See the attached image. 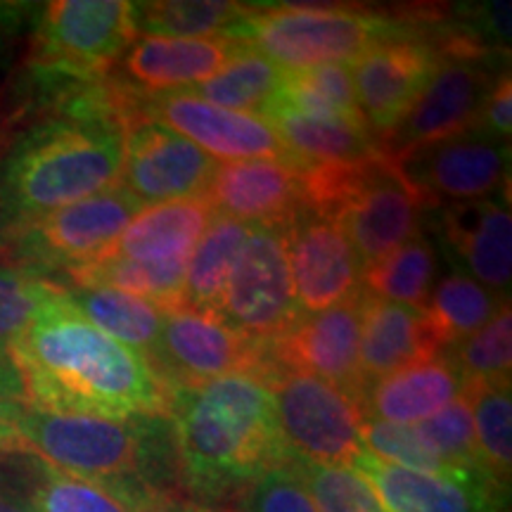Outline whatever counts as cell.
<instances>
[{
    "instance_id": "1",
    "label": "cell",
    "mask_w": 512,
    "mask_h": 512,
    "mask_svg": "<svg viewBox=\"0 0 512 512\" xmlns=\"http://www.w3.org/2000/svg\"><path fill=\"white\" fill-rule=\"evenodd\" d=\"M24 401L38 411L126 420L169 415V389L145 356L105 335L62 287L12 344Z\"/></svg>"
},
{
    "instance_id": "2",
    "label": "cell",
    "mask_w": 512,
    "mask_h": 512,
    "mask_svg": "<svg viewBox=\"0 0 512 512\" xmlns=\"http://www.w3.org/2000/svg\"><path fill=\"white\" fill-rule=\"evenodd\" d=\"M178 477L190 501L219 508L290 453L275 422L273 399L259 375L235 373L169 394Z\"/></svg>"
},
{
    "instance_id": "3",
    "label": "cell",
    "mask_w": 512,
    "mask_h": 512,
    "mask_svg": "<svg viewBox=\"0 0 512 512\" xmlns=\"http://www.w3.org/2000/svg\"><path fill=\"white\" fill-rule=\"evenodd\" d=\"M19 434L29 456L105 486L140 512L183 494L169 415L105 420L27 406Z\"/></svg>"
},
{
    "instance_id": "4",
    "label": "cell",
    "mask_w": 512,
    "mask_h": 512,
    "mask_svg": "<svg viewBox=\"0 0 512 512\" xmlns=\"http://www.w3.org/2000/svg\"><path fill=\"white\" fill-rule=\"evenodd\" d=\"M124 126L79 114H43L0 162V240L50 211L119 185Z\"/></svg>"
},
{
    "instance_id": "5",
    "label": "cell",
    "mask_w": 512,
    "mask_h": 512,
    "mask_svg": "<svg viewBox=\"0 0 512 512\" xmlns=\"http://www.w3.org/2000/svg\"><path fill=\"white\" fill-rule=\"evenodd\" d=\"M136 38L133 8L126 0L43 5L27 57V76L43 110L79 83L110 76Z\"/></svg>"
},
{
    "instance_id": "6",
    "label": "cell",
    "mask_w": 512,
    "mask_h": 512,
    "mask_svg": "<svg viewBox=\"0 0 512 512\" xmlns=\"http://www.w3.org/2000/svg\"><path fill=\"white\" fill-rule=\"evenodd\" d=\"M403 27L406 22L368 10L249 5L228 38L259 50L285 72H302L320 64L354 62Z\"/></svg>"
},
{
    "instance_id": "7",
    "label": "cell",
    "mask_w": 512,
    "mask_h": 512,
    "mask_svg": "<svg viewBox=\"0 0 512 512\" xmlns=\"http://www.w3.org/2000/svg\"><path fill=\"white\" fill-rule=\"evenodd\" d=\"M145 207L121 185L24 223L0 240L5 264L57 283L93 264Z\"/></svg>"
},
{
    "instance_id": "8",
    "label": "cell",
    "mask_w": 512,
    "mask_h": 512,
    "mask_svg": "<svg viewBox=\"0 0 512 512\" xmlns=\"http://www.w3.org/2000/svg\"><path fill=\"white\" fill-rule=\"evenodd\" d=\"M261 380L271 392L275 422L292 458L351 467L363 451V411L354 396L316 375L271 361Z\"/></svg>"
},
{
    "instance_id": "9",
    "label": "cell",
    "mask_w": 512,
    "mask_h": 512,
    "mask_svg": "<svg viewBox=\"0 0 512 512\" xmlns=\"http://www.w3.org/2000/svg\"><path fill=\"white\" fill-rule=\"evenodd\" d=\"M216 316L259 347L273 344L304 316L294 292L283 228H252Z\"/></svg>"
},
{
    "instance_id": "10",
    "label": "cell",
    "mask_w": 512,
    "mask_h": 512,
    "mask_svg": "<svg viewBox=\"0 0 512 512\" xmlns=\"http://www.w3.org/2000/svg\"><path fill=\"white\" fill-rule=\"evenodd\" d=\"M505 72L503 55L451 53L441 57L437 74L420 98L377 143L382 157L394 162L415 147L472 131L484 100Z\"/></svg>"
},
{
    "instance_id": "11",
    "label": "cell",
    "mask_w": 512,
    "mask_h": 512,
    "mask_svg": "<svg viewBox=\"0 0 512 512\" xmlns=\"http://www.w3.org/2000/svg\"><path fill=\"white\" fill-rule=\"evenodd\" d=\"M425 207L489 200L510 185V143L467 131L392 162Z\"/></svg>"
},
{
    "instance_id": "12",
    "label": "cell",
    "mask_w": 512,
    "mask_h": 512,
    "mask_svg": "<svg viewBox=\"0 0 512 512\" xmlns=\"http://www.w3.org/2000/svg\"><path fill=\"white\" fill-rule=\"evenodd\" d=\"M441 50L420 24L377 41L351 67L356 102L373 138L380 140L403 119L437 74Z\"/></svg>"
},
{
    "instance_id": "13",
    "label": "cell",
    "mask_w": 512,
    "mask_h": 512,
    "mask_svg": "<svg viewBox=\"0 0 512 512\" xmlns=\"http://www.w3.org/2000/svg\"><path fill=\"white\" fill-rule=\"evenodd\" d=\"M266 347L249 342L216 313L178 306L166 311L164 328L150 366L162 377L169 394L235 373L259 375L266 370Z\"/></svg>"
},
{
    "instance_id": "14",
    "label": "cell",
    "mask_w": 512,
    "mask_h": 512,
    "mask_svg": "<svg viewBox=\"0 0 512 512\" xmlns=\"http://www.w3.org/2000/svg\"><path fill=\"white\" fill-rule=\"evenodd\" d=\"M425 204L389 159H375L356 171L337 202L335 216L363 271L422 230Z\"/></svg>"
},
{
    "instance_id": "15",
    "label": "cell",
    "mask_w": 512,
    "mask_h": 512,
    "mask_svg": "<svg viewBox=\"0 0 512 512\" xmlns=\"http://www.w3.org/2000/svg\"><path fill=\"white\" fill-rule=\"evenodd\" d=\"M216 162L174 128L136 114L124 128L119 185L143 207L202 197Z\"/></svg>"
},
{
    "instance_id": "16",
    "label": "cell",
    "mask_w": 512,
    "mask_h": 512,
    "mask_svg": "<svg viewBox=\"0 0 512 512\" xmlns=\"http://www.w3.org/2000/svg\"><path fill=\"white\" fill-rule=\"evenodd\" d=\"M283 233L302 313L325 311L361 297V259L335 216L304 207Z\"/></svg>"
},
{
    "instance_id": "17",
    "label": "cell",
    "mask_w": 512,
    "mask_h": 512,
    "mask_svg": "<svg viewBox=\"0 0 512 512\" xmlns=\"http://www.w3.org/2000/svg\"><path fill=\"white\" fill-rule=\"evenodd\" d=\"M138 112L174 128L202 152H207L214 162L216 159H223V164L280 159V162L297 166L271 124H266L256 114L226 110L183 91L140 95Z\"/></svg>"
},
{
    "instance_id": "18",
    "label": "cell",
    "mask_w": 512,
    "mask_h": 512,
    "mask_svg": "<svg viewBox=\"0 0 512 512\" xmlns=\"http://www.w3.org/2000/svg\"><path fill=\"white\" fill-rule=\"evenodd\" d=\"M363 294L354 302L304 313L283 337L268 344V361L316 375L361 403L363 380L358 349H361Z\"/></svg>"
},
{
    "instance_id": "19",
    "label": "cell",
    "mask_w": 512,
    "mask_h": 512,
    "mask_svg": "<svg viewBox=\"0 0 512 512\" xmlns=\"http://www.w3.org/2000/svg\"><path fill=\"white\" fill-rule=\"evenodd\" d=\"M351 470L368 482L387 512H508V491L482 472L430 475L361 451Z\"/></svg>"
},
{
    "instance_id": "20",
    "label": "cell",
    "mask_w": 512,
    "mask_h": 512,
    "mask_svg": "<svg viewBox=\"0 0 512 512\" xmlns=\"http://www.w3.org/2000/svg\"><path fill=\"white\" fill-rule=\"evenodd\" d=\"M439 242L453 271L510 302L512 283V216L510 200L446 204L439 209Z\"/></svg>"
},
{
    "instance_id": "21",
    "label": "cell",
    "mask_w": 512,
    "mask_h": 512,
    "mask_svg": "<svg viewBox=\"0 0 512 512\" xmlns=\"http://www.w3.org/2000/svg\"><path fill=\"white\" fill-rule=\"evenodd\" d=\"M202 197L214 214L275 228H285L309 204L304 174L280 159L216 164Z\"/></svg>"
},
{
    "instance_id": "22",
    "label": "cell",
    "mask_w": 512,
    "mask_h": 512,
    "mask_svg": "<svg viewBox=\"0 0 512 512\" xmlns=\"http://www.w3.org/2000/svg\"><path fill=\"white\" fill-rule=\"evenodd\" d=\"M240 46L230 38L138 36L117 62L114 79L136 95L192 91L219 72Z\"/></svg>"
},
{
    "instance_id": "23",
    "label": "cell",
    "mask_w": 512,
    "mask_h": 512,
    "mask_svg": "<svg viewBox=\"0 0 512 512\" xmlns=\"http://www.w3.org/2000/svg\"><path fill=\"white\" fill-rule=\"evenodd\" d=\"M259 114L283 140L299 171L356 169L382 157L373 133L363 124L294 110L275 95Z\"/></svg>"
},
{
    "instance_id": "24",
    "label": "cell",
    "mask_w": 512,
    "mask_h": 512,
    "mask_svg": "<svg viewBox=\"0 0 512 512\" xmlns=\"http://www.w3.org/2000/svg\"><path fill=\"white\" fill-rule=\"evenodd\" d=\"M465 392V377L444 351L370 384L361 396L363 420L420 425Z\"/></svg>"
},
{
    "instance_id": "25",
    "label": "cell",
    "mask_w": 512,
    "mask_h": 512,
    "mask_svg": "<svg viewBox=\"0 0 512 512\" xmlns=\"http://www.w3.org/2000/svg\"><path fill=\"white\" fill-rule=\"evenodd\" d=\"M437 354L444 351L439 349L422 309L382 302L363 294L361 349H358L363 392L382 377Z\"/></svg>"
},
{
    "instance_id": "26",
    "label": "cell",
    "mask_w": 512,
    "mask_h": 512,
    "mask_svg": "<svg viewBox=\"0 0 512 512\" xmlns=\"http://www.w3.org/2000/svg\"><path fill=\"white\" fill-rule=\"evenodd\" d=\"M214 216L204 197L145 207L102 256L143 261V264L188 261Z\"/></svg>"
},
{
    "instance_id": "27",
    "label": "cell",
    "mask_w": 512,
    "mask_h": 512,
    "mask_svg": "<svg viewBox=\"0 0 512 512\" xmlns=\"http://www.w3.org/2000/svg\"><path fill=\"white\" fill-rule=\"evenodd\" d=\"M62 292L95 328L150 361L164 328V309L110 287H62Z\"/></svg>"
},
{
    "instance_id": "28",
    "label": "cell",
    "mask_w": 512,
    "mask_h": 512,
    "mask_svg": "<svg viewBox=\"0 0 512 512\" xmlns=\"http://www.w3.org/2000/svg\"><path fill=\"white\" fill-rule=\"evenodd\" d=\"M254 226L216 214L192 249L181 294L183 309L216 313L238 256Z\"/></svg>"
},
{
    "instance_id": "29",
    "label": "cell",
    "mask_w": 512,
    "mask_h": 512,
    "mask_svg": "<svg viewBox=\"0 0 512 512\" xmlns=\"http://www.w3.org/2000/svg\"><path fill=\"white\" fill-rule=\"evenodd\" d=\"M505 304L510 302L496 297L494 292L467 278L465 273L453 271L434 283L430 297L422 304V313H425L439 349L448 351L463 339L475 335L477 330H482L489 320L498 316Z\"/></svg>"
},
{
    "instance_id": "30",
    "label": "cell",
    "mask_w": 512,
    "mask_h": 512,
    "mask_svg": "<svg viewBox=\"0 0 512 512\" xmlns=\"http://www.w3.org/2000/svg\"><path fill=\"white\" fill-rule=\"evenodd\" d=\"M285 81V69L278 67L259 50L242 43L238 53L223 64V67L192 91L195 98L207 100L211 105L226 107L233 112H256L264 110V105L280 91Z\"/></svg>"
},
{
    "instance_id": "31",
    "label": "cell",
    "mask_w": 512,
    "mask_h": 512,
    "mask_svg": "<svg viewBox=\"0 0 512 512\" xmlns=\"http://www.w3.org/2000/svg\"><path fill=\"white\" fill-rule=\"evenodd\" d=\"M136 34L159 38H228L249 5L223 0L131 3Z\"/></svg>"
},
{
    "instance_id": "32",
    "label": "cell",
    "mask_w": 512,
    "mask_h": 512,
    "mask_svg": "<svg viewBox=\"0 0 512 512\" xmlns=\"http://www.w3.org/2000/svg\"><path fill=\"white\" fill-rule=\"evenodd\" d=\"M434 283H437V249L422 235V230L363 271V292L382 302L415 306V309H422Z\"/></svg>"
},
{
    "instance_id": "33",
    "label": "cell",
    "mask_w": 512,
    "mask_h": 512,
    "mask_svg": "<svg viewBox=\"0 0 512 512\" xmlns=\"http://www.w3.org/2000/svg\"><path fill=\"white\" fill-rule=\"evenodd\" d=\"M60 285L10 264H0V389L24 399L22 380L12 363V344Z\"/></svg>"
},
{
    "instance_id": "34",
    "label": "cell",
    "mask_w": 512,
    "mask_h": 512,
    "mask_svg": "<svg viewBox=\"0 0 512 512\" xmlns=\"http://www.w3.org/2000/svg\"><path fill=\"white\" fill-rule=\"evenodd\" d=\"M479 456L486 475L510 489L512 472V401L510 380L479 382L467 387Z\"/></svg>"
},
{
    "instance_id": "35",
    "label": "cell",
    "mask_w": 512,
    "mask_h": 512,
    "mask_svg": "<svg viewBox=\"0 0 512 512\" xmlns=\"http://www.w3.org/2000/svg\"><path fill=\"white\" fill-rule=\"evenodd\" d=\"M27 460V496L34 512H140L107 491L105 486L83 479L34 456Z\"/></svg>"
},
{
    "instance_id": "36",
    "label": "cell",
    "mask_w": 512,
    "mask_h": 512,
    "mask_svg": "<svg viewBox=\"0 0 512 512\" xmlns=\"http://www.w3.org/2000/svg\"><path fill=\"white\" fill-rule=\"evenodd\" d=\"M294 110L323 117L347 119L351 124H363L356 102L354 79L349 64H320V67L302 69V72H285V81L275 93Z\"/></svg>"
},
{
    "instance_id": "37",
    "label": "cell",
    "mask_w": 512,
    "mask_h": 512,
    "mask_svg": "<svg viewBox=\"0 0 512 512\" xmlns=\"http://www.w3.org/2000/svg\"><path fill=\"white\" fill-rule=\"evenodd\" d=\"M512 316L510 304H505L494 320L477 330L456 347L446 351L456 363L467 387L479 382H505L510 380L512 361Z\"/></svg>"
},
{
    "instance_id": "38",
    "label": "cell",
    "mask_w": 512,
    "mask_h": 512,
    "mask_svg": "<svg viewBox=\"0 0 512 512\" xmlns=\"http://www.w3.org/2000/svg\"><path fill=\"white\" fill-rule=\"evenodd\" d=\"M361 444L363 451L373 453L375 458L389 465L415 472H430V475H460V470L448 465L437 448L425 439L418 425L363 420Z\"/></svg>"
},
{
    "instance_id": "39",
    "label": "cell",
    "mask_w": 512,
    "mask_h": 512,
    "mask_svg": "<svg viewBox=\"0 0 512 512\" xmlns=\"http://www.w3.org/2000/svg\"><path fill=\"white\" fill-rule=\"evenodd\" d=\"M292 470L302 479L318 512H387L363 477L351 467L320 465L290 458Z\"/></svg>"
},
{
    "instance_id": "40",
    "label": "cell",
    "mask_w": 512,
    "mask_h": 512,
    "mask_svg": "<svg viewBox=\"0 0 512 512\" xmlns=\"http://www.w3.org/2000/svg\"><path fill=\"white\" fill-rule=\"evenodd\" d=\"M418 430L425 434V439L437 448L441 458L448 465H453L460 472H482L486 475L482 456H479L475 422H472L470 401H467V392L434 413L432 418L422 420Z\"/></svg>"
},
{
    "instance_id": "41",
    "label": "cell",
    "mask_w": 512,
    "mask_h": 512,
    "mask_svg": "<svg viewBox=\"0 0 512 512\" xmlns=\"http://www.w3.org/2000/svg\"><path fill=\"white\" fill-rule=\"evenodd\" d=\"M230 512H318L316 503L290 463L275 467L235 498Z\"/></svg>"
},
{
    "instance_id": "42",
    "label": "cell",
    "mask_w": 512,
    "mask_h": 512,
    "mask_svg": "<svg viewBox=\"0 0 512 512\" xmlns=\"http://www.w3.org/2000/svg\"><path fill=\"white\" fill-rule=\"evenodd\" d=\"M512 86H510V72H505L501 79L496 81L494 91L484 100L479 117L472 126V131L482 133L486 138L503 140L508 143L512 131Z\"/></svg>"
},
{
    "instance_id": "43",
    "label": "cell",
    "mask_w": 512,
    "mask_h": 512,
    "mask_svg": "<svg viewBox=\"0 0 512 512\" xmlns=\"http://www.w3.org/2000/svg\"><path fill=\"white\" fill-rule=\"evenodd\" d=\"M24 408H27V401L0 389V460L29 456L22 434H19V420H22Z\"/></svg>"
},
{
    "instance_id": "44",
    "label": "cell",
    "mask_w": 512,
    "mask_h": 512,
    "mask_svg": "<svg viewBox=\"0 0 512 512\" xmlns=\"http://www.w3.org/2000/svg\"><path fill=\"white\" fill-rule=\"evenodd\" d=\"M0 512H34V508H31L27 491L0 479Z\"/></svg>"
}]
</instances>
